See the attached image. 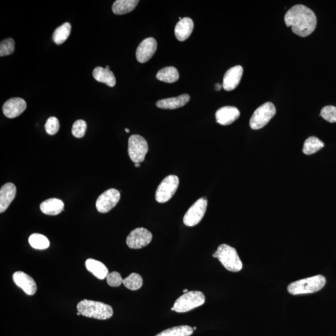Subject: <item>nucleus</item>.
<instances>
[{"label": "nucleus", "instance_id": "nucleus-36", "mask_svg": "<svg viewBox=\"0 0 336 336\" xmlns=\"http://www.w3.org/2000/svg\"><path fill=\"white\" fill-rule=\"evenodd\" d=\"M134 166H135V167H136V168L139 167V166H140V164H139V163H134Z\"/></svg>", "mask_w": 336, "mask_h": 336}, {"label": "nucleus", "instance_id": "nucleus-29", "mask_svg": "<svg viewBox=\"0 0 336 336\" xmlns=\"http://www.w3.org/2000/svg\"><path fill=\"white\" fill-rule=\"evenodd\" d=\"M28 241L30 246L35 249H46L50 245V241L46 236L39 234V233H33L29 236Z\"/></svg>", "mask_w": 336, "mask_h": 336}, {"label": "nucleus", "instance_id": "nucleus-11", "mask_svg": "<svg viewBox=\"0 0 336 336\" xmlns=\"http://www.w3.org/2000/svg\"><path fill=\"white\" fill-rule=\"evenodd\" d=\"M120 200V192L112 188L99 196L96 201V208L101 213H107L117 206Z\"/></svg>", "mask_w": 336, "mask_h": 336}, {"label": "nucleus", "instance_id": "nucleus-10", "mask_svg": "<svg viewBox=\"0 0 336 336\" xmlns=\"http://www.w3.org/2000/svg\"><path fill=\"white\" fill-rule=\"evenodd\" d=\"M153 235L147 228H136L126 238V245L131 249H140L151 243Z\"/></svg>", "mask_w": 336, "mask_h": 336}, {"label": "nucleus", "instance_id": "nucleus-41", "mask_svg": "<svg viewBox=\"0 0 336 336\" xmlns=\"http://www.w3.org/2000/svg\"><path fill=\"white\" fill-rule=\"evenodd\" d=\"M171 310H172V311H174V307H173V308H171Z\"/></svg>", "mask_w": 336, "mask_h": 336}, {"label": "nucleus", "instance_id": "nucleus-4", "mask_svg": "<svg viewBox=\"0 0 336 336\" xmlns=\"http://www.w3.org/2000/svg\"><path fill=\"white\" fill-rule=\"evenodd\" d=\"M212 256L218 259L222 265L228 271L238 272L243 269V262L237 252L233 247L228 245H220Z\"/></svg>", "mask_w": 336, "mask_h": 336}, {"label": "nucleus", "instance_id": "nucleus-17", "mask_svg": "<svg viewBox=\"0 0 336 336\" xmlns=\"http://www.w3.org/2000/svg\"><path fill=\"white\" fill-rule=\"evenodd\" d=\"M17 195V187L12 182L3 185L0 189V213H4L9 208Z\"/></svg>", "mask_w": 336, "mask_h": 336}, {"label": "nucleus", "instance_id": "nucleus-5", "mask_svg": "<svg viewBox=\"0 0 336 336\" xmlns=\"http://www.w3.org/2000/svg\"><path fill=\"white\" fill-rule=\"evenodd\" d=\"M205 300V296L203 293L199 291L188 292L177 298L173 306L174 311L179 313H186L203 305Z\"/></svg>", "mask_w": 336, "mask_h": 336}, {"label": "nucleus", "instance_id": "nucleus-2", "mask_svg": "<svg viewBox=\"0 0 336 336\" xmlns=\"http://www.w3.org/2000/svg\"><path fill=\"white\" fill-rule=\"evenodd\" d=\"M77 309L81 315L99 320L109 319L114 314L111 306L92 300L81 301L78 303Z\"/></svg>", "mask_w": 336, "mask_h": 336}, {"label": "nucleus", "instance_id": "nucleus-28", "mask_svg": "<svg viewBox=\"0 0 336 336\" xmlns=\"http://www.w3.org/2000/svg\"><path fill=\"white\" fill-rule=\"evenodd\" d=\"M143 280L141 275L136 273H131L130 275L123 279V284L124 286L130 290L135 291L140 289L143 286Z\"/></svg>", "mask_w": 336, "mask_h": 336}, {"label": "nucleus", "instance_id": "nucleus-15", "mask_svg": "<svg viewBox=\"0 0 336 336\" xmlns=\"http://www.w3.org/2000/svg\"><path fill=\"white\" fill-rule=\"evenodd\" d=\"M15 283L28 295H34L37 291L36 282L33 278L23 271H17L13 275Z\"/></svg>", "mask_w": 336, "mask_h": 336}, {"label": "nucleus", "instance_id": "nucleus-42", "mask_svg": "<svg viewBox=\"0 0 336 336\" xmlns=\"http://www.w3.org/2000/svg\"><path fill=\"white\" fill-rule=\"evenodd\" d=\"M193 329H194V330H196V327H193Z\"/></svg>", "mask_w": 336, "mask_h": 336}, {"label": "nucleus", "instance_id": "nucleus-25", "mask_svg": "<svg viewBox=\"0 0 336 336\" xmlns=\"http://www.w3.org/2000/svg\"><path fill=\"white\" fill-rule=\"evenodd\" d=\"M71 31V25L69 23H64L63 25L58 27L54 32L53 39L56 44L60 45L63 44L68 38Z\"/></svg>", "mask_w": 336, "mask_h": 336}, {"label": "nucleus", "instance_id": "nucleus-6", "mask_svg": "<svg viewBox=\"0 0 336 336\" xmlns=\"http://www.w3.org/2000/svg\"><path fill=\"white\" fill-rule=\"evenodd\" d=\"M275 114L276 109L273 104L266 102L255 110L250 120V126L254 130L264 127Z\"/></svg>", "mask_w": 336, "mask_h": 336}, {"label": "nucleus", "instance_id": "nucleus-20", "mask_svg": "<svg viewBox=\"0 0 336 336\" xmlns=\"http://www.w3.org/2000/svg\"><path fill=\"white\" fill-rule=\"evenodd\" d=\"M64 204L59 199L51 198L42 202L40 205V209L42 213L48 216H57L64 211Z\"/></svg>", "mask_w": 336, "mask_h": 336}, {"label": "nucleus", "instance_id": "nucleus-23", "mask_svg": "<svg viewBox=\"0 0 336 336\" xmlns=\"http://www.w3.org/2000/svg\"><path fill=\"white\" fill-rule=\"evenodd\" d=\"M138 0H117L112 6V11L115 15H124L132 12L138 4Z\"/></svg>", "mask_w": 336, "mask_h": 336}, {"label": "nucleus", "instance_id": "nucleus-27", "mask_svg": "<svg viewBox=\"0 0 336 336\" xmlns=\"http://www.w3.org/2000/svg\"><path fill=\"white\" fill-rule=\"evenodd\" d=\"M324 147V143L315 136H311L305 141L303 152L305 155H310L318 152Z\"/></svg>", "mask_w": 336, "mask_h": 336}, {"label": "nucleus", "instance_id": "nucleus-32", "mask_svg": "<svg viewBox=\"0 0 336 336\" xmlns=\"http://www.w3.org/2000/svg\"><path fill=\"white\" fill-rule=\"evenodd\" d=\"M321 116L324 120L330 123L336 122V107L334 106H326L322 109Z\"/></svg>", "mask_w": 336, "mask_h": 336}, {"label": "nucleus", "instance_id": "nucleus-7", "mask_svg": "<svg viewBox=\"0 0 336 336\" xmlns=\"http://www.w3.org/2000/svg\"><path fill=\"white\" fill-rule=\"evenodd\" d=\"M149 151V145L143 136L138 134L131 135L128 139V155L134 163L143 162Z\"/></svg>", "mask_w": 336, "mask_h": 336}, {"label": "nucleus", "instance_id": "nucleus-34", "mask_svg": "<svg viewBox=\"0 0 336 336\" xmlns=\"http://www.w3.org/2000/svg\"><path fill=\"white\" fill-rule=\"evenodd\" d=\"M107 282L109 285L112 287H118L123 283V279L120 274L117 271L108 274L107 276Z\"/></svg>", "mask_w": 336, "mask_h": 336}, {"label": "nucleus", "instance_id": "nucleus-16", "mask_svg": "<svg viewBox=\"0 0 336 336\" xmlns=\"http://www.w3.org/2000/svg\"><path fill=\"white\" fill-rule=\"evenodd\" d=\"M240 115V112L235 107H223L216 113L217 122L224 126L230 125L238 119Z\"/></svg>", "mask_w": 336, "mask_h": 336}, {"label": "nucleus", "instance_id": "nucleus-12", "mask_svg": "<svg viewBox=\"0 0 336 336\" xmlns=\"http://www.w3.org/2000/svg\"><path fill=\"white\" fill-rule=\"evenodd\" d=\"M157 50V42L153 37H148L142 41L137 47L136 57L140 63L149 61L155 55Z\"/></svg>", "mask_w": 336, "mask_h": 336}, {"label": "nucleus", "instance_id": "nucleus-24", "mask_svg": "<svg viewBox=\"0 0 336 336\" xmlns=\"http://www.w3.org/2000/svg\"><path fill=\"white\" fill-rule=\"evenodd\" d=\"M179 75L174 67H166L158 72L157 79L166 83L176 82L179 79Z\"/></svg>", "mask_w": 336, "mask_h": 336}, {"label": "nucleus", "instance_id": "nucleus-35", "mask_svg": "<svg viewBox=\"0 0 336 336\" xmlns=\"http://www.w3.org/2000/svg\"><path fill=\"white\" fill-rule=\"evenodd\" d=\"M223 86L222 85H220V84H216V85H215V88H216V90L217 91H219L221 88H222Z\"/></svg>", "mask_w": 336, "mask_h": 336}, {"label": "nucleus", "instance_id": "nucleus-21", "mask_svg": "<svg viewBox=\"0 0 336 336\" xmlns=\"http://www.w3.org/2000/svg\"><path fill=\"white\" fill-rule=\"evenodd\" d=\"M85 264L87 270L98 279L106 278L109 273L108 268L106 266L98 260L92 259H87L86 260Z\"/></svg>", "mask_w": 336, "mask_h": 336}, {"label": "nucleus", "instance_id": "nucleus-22", "mask_svg": "<svg viewBox=\"0 0 336 336\" xmlns=\"http://www.w3.org/2000/svg\"><path fill=\"white\" fill-rule=\"evenodd\" d=\"M93 76L97 81L104 83L109 87H114L116 84V79L113 72L103 67H95L93 71Z\"/></svg>", "mask_w": 336, "mask_h": 336}, {"label": "nucleus", "instance_id": "nucleus-14", "mask_svg": "<svg viewBox=\"0 0 336 336\" xmlns=\"http://www.w3.org/2000/svg\"><path fill=\"white\" fill-rule=\"evenodd\" d=\"M244 69L241 66L231 67L225 74L223 79V88L226 91L235 89L240 83Z\"/></svg>", "mask_w": 336, "mask_h": 336}, {"label": "nucleus", "instance_id": "nucleus-13", "mask_svg": "<svg viewBox=\"0 0 336 336\" xmlns=\"http://www.w3.org/2000/svg\"><path fill=\"white\" fill-rule=\"evenodd\" d=\"M26 102L23 99L12 98L7 101L2 107L4 115L9 118L20 116L26 109Z\"/></svg>", "mask_w": 336, "mask_h": 336}, {"label": "nucleus", "instance_id": "nucleus-31", "mask_svg": "<svg viewBox=\"0 0 336 336\" xmlns=\"http://www.w3.org/2000/svg\"><path fill=\"white\" fill-rule=\"evenodd\" d=\"M87 130V123L84 120H78L75 122L72 128V133L77 138H82Z\"/></svg>", "mask_w": 336, "mask_h": 336}, {"label": "nucleus", "instance_id": "nucleus-40", "mask_svg": "<svg viewBox=\"0 0 336 336\" xmlns=\"http://www.w3.org/2000/svg\"><path fill=\"white\" fill-rule=\"evenodd\" d=\"M77 314L78 316H80V315H81V314H80V313H79V312H77Z\"/></svg>", "mask_w": 336, "mask_h": 336}, {"label": "nucleus", "instance_id": "nucleus-19", "mask_svg": "<svg viewBox=\"0 0 336 336\" xmlns=\"http://www.w3.org/2000/svg\"><path fill=\"white\" fill-rule=\"evenodd\" d=\"M190 100V96L188 94L169 99H163L157 102L158 108L163 109L173 110L180 108L185 106Z\"/></svg>", "mask_w": 336, "mask_h": 336}, {"label": "nucleus", "instance_id": "nucleus-3", "mask_svg": "<svg viewBox=\"0 0 336 336\" xmlns=\"http://www.w3.org/2000/svg\"><path fill=\"white\" fill-rule=\"evenodd\" d=\"M324 276L319 275L293 282L287 286V292L293 295L313 294L321 290L326 284Z\"/></svg>", "mask_w": 336, "mask_h": 336}, {"label": "nucleus", "instance_id": "nucleus-30", "mask_svg": "<svg viewBox=\"0 0 336 336\" xmlns=\"http://www.w3.org/2000/svg\"><path fill=\"white\" fill-rule=\"evenodd\" d=\"M15 42L12 38H7L0 43V56H9L14 52Z\"/></svg>", "mask_w": 336, "mask_h": 336}, {"label": "nucleus", "instance_id": "nucleus-33", "mask_svg": "<svg viewBox=\"0 0 336 336\" xmlns=\"http://www.w3.org/2000/svg\"><path fill=\"white\" fill-rule=\"evenodd\" d=\"M59 127H60V125H59V120L57 118L55 117L48 118L45 124V131L50 135H54L57 133Z\"/></svg>", "mask_w": 336, "mask_h": 336}, {"label": "nucleus", "instance_id": "nucleus-18", "mask_svg": "<svg viewBox=\"0 0 336 336\" xmlns=\"http://www.w3.org/2000/svg\"><path fill=\"white\" fill-rule=\"evenodd\" d=\"M194 29L193 21L190 18H182L176 24L174 33L179 41H184L190 36Z\"/></svg>", "mask_w": 336, "mask_h": 336}, {"label": "nucleus", "instance_id": "nucleus-37", "mask_svg": "<svg viewBox=\"0 0 336 336\" xmlns=\"http://www.w3.org/2000/svg\"><path fill=\"white\" fill-rule=\"evenodd\" d=\"M125 131H126V133H129V132H130V130H129V129H128V128H125Z\"/></svg>", "mask_w": 336, "mask_h": 336}, {"label": "nucleus", "instance_id": "nucleus-39", "mask_svg": "<svg viewBox=\"0 0 336 336\" xmlns=\"http://www.w3.org/2000/svg\"><path fill=\"white\" fill-rule=\"evenodd\" d=\"M106 69H107V70H110V67L109 66H107L106 67Z\"/></svg>", "mask_w": 336, "mask_h": 336}, {"label": "nucleus", "instance_id": "nucleus-1", "mask_svg": "<svg viewBox=\"0 0 336 336\" xmlns=\"http://www.w3.org/2000/svg\"><path fill=\"white\" fill-rule=\"evenodd\" d=\"M287 27H292V31L301 37H306L314 31L316 27V15L311 9L303 5L293 7L284 16Z\"/></svg>", "mask_w": 336, "mask_h": 336}, {"label": "nucleus", "instance_id": "nucleus-26", "mask_svg": "<svg viewBox=\"0 0 336 336\" xmlns=\"http://www.w3.org/2000/svg\"><path fill=\"white\" fill-rule=\"evenodd\" d=\"M192 327L186 326H176L163 330L156 336H190L193 334Z\"/></svg>", "mask_w": 336, "mask_h": 336}, {"label": "nucleus", "instance_id": "nucleus-38", "mask_svg": "<svg viewBox=\"0 0 336 336\" xmlns=\"http://www.w3.org/2000/svg\"><path fill=\"white\" fill-rule=\"evenodd\" d=\"M188 292H189V291H188V290L187 289H185V290H183L184 294H185V293H187Z\"/></svg>", "mask_w": 336, "mask_h": 336}, {"label": "nucleus", "instance_id": "nucleus-8", "mask_svg": "<svg viewBox=\"0 0 336 336\" xmlns=\"http://www.w3.org/2000/svg\"><path fill=\"white\" fill-rule=\"evenodd\" d=\"M179 183L178 177L169 175L161 181L156 191V201L159 203H165L170 200L176 192Z\"/></svg>", "mask_w": 336, "mask_h": 336}, {"label": "nucleus", "instance_id": "nucleus-9", "mask_svg": "<svg viewBox=\"0 0 336 336\" xmlns=\"http://www.w3.org/2000/svg\"><path fill=\"white\" fill-rule=\"evenodd\" d=\"M208 200L206 198H201L190 207L184 215L183 222L187 227H193L198 225L205 215Z\"/></svg>", "mask_w": 336, "mask_h": 336}]
</instances>
